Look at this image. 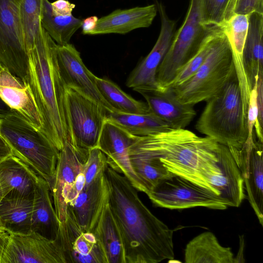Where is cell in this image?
<instances>
[{
  "instance_id": "1",
  "label": "cell",
  "mask_w": 263,
  "mask_h": 263,
  "mask_svg": "<svg viewBox=\"0 0 263 263\" xmlns=\"http://www.w3.org/2000/svg\"><path fill=\"white\" fill-rule=\"evenodd\" d=\"M104 174L108 202L122 238L125 263L173 259V230L146 206L125 176L108 166Z\"/></svg>"
},
{
  "instance_id": "2",
  "label": "cell",
  "mask_w": 263,
  "mask_h": 263,
  "mask_svg": "<svg viewBox=\"0 0 263 263\" xmlns=\"http://www.w3.org/2000/svg\"><path fill=\"white\" fill-rule=\"evenodd\" d=\"M130 146L159 159L173 174L215 193L208 181L219 172L215 140L185 128L170 129L138 137Z\"/></svg>"
},
{
  "instance_id": "3",
  "label": "cell",
  "mask_w": 263,
  "mask_h": 263,
  "mask_svg": "<svg viewBox=\"0 0 263 263\" xmlns=\"http://www.w3.org/2000/svg\"><path fill=\"white\" fill-rule=\"evenodd\" d=\"M58 44L43 28L36 45L26 51L28 85L40 112L42 132L60 151L69 137L65 107L66 87L57 58Z\"/></svg>"
},
{
  "instance_id": "4",
  "label": "cell",
  "mask_w": 263,
  "mask_h": 263,
  "mask_svg": "<svg viewBox=\"0 0 263 263\" xmlns=\"http://www.w3.org/2000/svg\"><path fill=\"white\" fill-rule=\"evenodd\" d=\"M206 102L196 124V129L229 148L241 149L247 141L248 130L236 73Z\"/></svg>"
},
{
  "instance_id": "5",
  "label": "cell",
  "mask_w": 263,
  "mask_h": 263,
  "mask_svg": "<svg viewBox=\"0 0 263 263\" xmlns=\"http://www.w3.org/2000/svg\"><path fill=\"white\" fill-rule=\"evenodd\" d=\"M0 136L16 157L48 183H53L60 151L48 137L11 109L0 119Z\"/></svg>"
},
{
  "instance_id": "6",
  "label": "cell",
  "mask_w": 263,
  "mask_h": 263,
  "mask_svg": "<svg viewBox=\"0 0 263 263\" xmlns=\"http://www.w3.org/2000/svg\"><path fill=\"white\" fill-rule=\"evenodd\" d=\"M235 74L231 47L222 30L197 71L182 84L172 88L180 102L194 106L216 95Z\"/></svg>"
},
{
  "instance_id": "7",
  "label": "cell",
  "mask_w": 263,
  "mask_h": 263,
  "mask_svg": "<svg viewBox=\"0 0 263 263\" xmlns=\"http://www.w3.org/2000/svg\"><path fill=\"white\" fill-rule=\"evenodd\" d=\"M220 28L203 23L202 0H190L185 18L175 32L160 64L156 81L161 90L167 88L178 70L198 51L206 37Z\"/></svg>"
},
{
  "instance_id": "8",
  "label": "cell",
  "mask_w": 263,
  "mask_h": 263,
  "mask_svg": "<svg viewBox=\"0 0 263 263\" xmlns=\"http://www.w3.org/2000/svg\"><path fill=\"white\" fill-rule=\"evenodd\" d=\"M65 107L71 142L88 151L96 147L109 111L95 101L68 87L65 89Z\"/></svg>"
},
{
  "instance_id": "9",
  "label": "cell",
  "mask_w": 263,
  "mask_h": 263,
  "mask_svg": "<svg viewBox=\"0 0 263 263\" xmlns=\"http://www.w3.org/2000/svg\"><path fill=\"white\" fill-rule=\"evenodd\" d=\"M146 195L155 206L171 210L198 206L225 210L228 207L210 190L174 174L158 183Z\"/></svg>"
},
{
  "instance_id": "10",
  "label": "cell",
  "mask_w": 263,
  "mask_h": 263,
  "mask_svg": "<svg viewBox=\"0 0 263 263\" xmlns=\"http://www.w3.org/2000/svg\"><path fill=\"white\" fill-rule=\"evenodd\" d=\"M21 0H0V65L26 83L28 58L20 20Z\"/></svg>"
},
{
  "instance_id": "11",
  "label": "cell",
  "mask_w": 263,
  "mask_h": 263,
  "mask_svg": "<svg viewBox=\"0 0 263 263\" xmlns=\"http://www.w3.org/2000/svg\"><path fill=\"white\" fill-rule=\"evenodd\" d=\"M0 263H66L57 240L34 231L8 233Z\"/></svg>"
},
{
  "instance_id": "12",
  "label": "cell",
  "mask_w": 263,
  "mask_h": 263,
  "mask_svg": "<svg viewBox=\"0 0 263 263\" xmlns=\"http://www.w3.org/2000/svg\"><path fill=\"white\" fill-rule=\"evenodd\" d=\"M156 5L161 20L158 39L150 52L130 72L126 82L127 87L136 91L161 90L156 81L157 71L176 32V22L169 17L161 3Z\"/></svg>"
},
{
  "instance_id": "13",
  "label": "cell",
  "mask_w": 263,
  "mask_h": 263,
  "mask_svg": "<svg viewBox=\"0 0 263 263\" xmlns=\"http://www.w3.org/2000/svg\"><path fill=\"white\" fill-rule=\"evenodd\" d=\"M55 239L66 263H107L102 247L93 233L81 229L68 206L66 218L60 223Z\"/></svg>"
},
{
  "instance_id": "14",
  "label": "cell",
  "mask_w": 263,
  "mask_h": 263,
  "mask_svg": "<svg viewBox=\"0 0 263 263\" xmlns=\"http://www.w3.org/2000/svg\"><path fill=\"white\" fill-rule=\"evenodd\" d=\"M138 136H134L118 124L106 120L96 147L106 156L108 166L125 176L139 191L146 194L147 190L131 166L128 149Z\"/></svg>"
},
{
  "instance_id": "15",
  "label": "cell",
  "mask_w": 263,
  "mask_h": 263,
  "mask_svg": "<svg viewBox=\"0 0 263 263\" xmlns=\"http://www.w3.org/2000/svg\"><path fill=\"white\" fill-rule=\"evenodd\" d=\"M57 58L59 73L65 86L73 89L112 112L111 106L100 94L95 75L86 67L80 52L69 43L57 46Z\"/></svg>"
},
{
  "instance_id": "16",
  "label": "cell",
  "mask_w": 263,
  "mask_h": 263,
  "mask_svg": "<svg viewBox=\"0 0 263 263\" xmlns=\"http://www.w3.org/2000/svg\"><path fill=\"white\" fill-rule=\"evenodd\" d=\"M89 151L74 146L68 137L60 151L50 191L54 208L60 222L65 220L67 214L68 205L65 202V195L78 176L83 172Z\"/></svg>"
},
{
  "instance_id": "17",
  "label": "cell",
  "mask_w": 263,
  "mask_h": 263,
  "mask_svg": "<svg viewBox=\"0 0 263 263\" xmlns=\"http://www.w3.org/2000/svg\"><path fill=\"white\" fill-rule=\"evenodd\" d=\"M263 143L254 134L233 156L240 170L249 203L263 226Z\"/></svg>"
},
{
  "instance_id": "18",
  "label": "cell",
  "mask_w": 263,
  "mask_h": 263,
  "mask_svg": "<svg viewBox=\"0 0 263 263\" xmlns=\"http://www.w3.org/2000/svg\"><path fill=\"white\" fill-rule=\"evenodd\" d=\"M217 156L219 172L209 184L227 206L238 207L246 197L240 170L227 146L219 144Z\"/></svg>"
},
{
  "instance_id": "19",
  "label": "cell",
  "mask_w": 263,
  "mask_h": 263,
  "mask_svg": "<svg viewBox=\"0 0 263 263\" xmlns=\"http://www.w3.org/2000/svg\"><path fill=\"white\" fill-rule=\"evenodd\" d=\"M145 99L150 111L165 122L170 129H184L196 115L194 106L183 104L173 89L138 90Z\"/></svg>"
},
{
  "instance_id": "20",
  "label": "cell",
  "mask_w": 263,
  "mask_h": 263,
  "mask_svg": "<svg viewBox=\"0 0 263 263\" xmlns=\"http://www.w3.org/2000/svg\"><path fill=\"white\" fill-rule=\"evenodd\" d=\"M0 98L42 131V120L28 85L1 65Z\"/></svg>"
},
{
  "instance_id": "21",
  "label": "cell",
  "mask_w": 263,
  "mask_h": 263,
  "mask_svg": "<svg viewBox=\"0 0 263 263\" xmlns=\"http://www.w3.org/2000/svg\"><path fill=\"white\" fill-rule=\"evenodd\" d=\"M105 171L90 183L85 185L77 198L68 204L84 232H92L106 197L108 190Z\"/></svg>"
},
{
  "instance_id": "22",
  "label": "cell",
  "mask_w": 263,
  "mask_h": 263,
  "mask_svg": "<svg viewBox=\"0 0 263 263\" xmlns=\"http://www.w3.org/2000/svg\"><path fill=\"white\" fill-rule=\"evenodd\" d=\"M158 12L157 5L116 9L99 18L95 29L89 35L125 34L132 30L149 27Z\"/></svg>"
},
{
  "instance_id": "23",
  "label": "cell",
  "mask_w": 263,
  "mask_h": 263,
  "mask_svg": "<svg viewBox=\"0 0 263 263\" xmlns=\"http://www.w3.org/2000/svg\"><path fill=\"white\" fill-rule=\"evenodd\" d=\"M248 15L233 14L221 27L231 47L235 73L237 78L243 107L247 114L250 88L246 75L243 62V50L248 30Z\"/></svg>"
},
{
  "instance_id": "24",
  "label": "cell",
  "mask_w": 263,
  "mask_h": 263,
  "mask_svg": "<svg viewBox=\"0 0 263 263\" xmlns=\"http://www.w3.org/2000/svg\"><path fill=\"white\" fill-rule=\"evenodd\" d=\"M48 182L39 176L33 196L31 231L50 239L57 235L59 221L51 198Z\"/></svg>"
},
{
  "instance_id": "25",
  "label": "cell",
  "mask_w": 263,
  "mask_h": 263,
  "mask_svg": "<svg viewBox=\"0 0 263 263\" xmlns=\"http://www.w3.org/2000/svg\"><path fill=\"white\" fill-rule=\"evenodd\" d=\"M92 232L102 247L107 263H125L122 238L108 202V191Z\"/></svg>"
},
{
  "instance_id": "26",
  "label": "cell",
  "mask_w": 263,
  "mask_h": 263,
  "mask_svg": "<svg viewBox=\"0 0 263 263\" xmlns=\"http://www.w3.org/2000/svg\"><path fill=\"white\" fill-rule=\"evenodd\" d=\"M39 176L16 157H8L0 163V188L3 196L11 194L33 197Z\"/></svg>"
},
{
  "instance_id": "27",
  "label": "cell",
  "mask_w": 263,
  "mask_h": 263,
  "mask_svg": "<svg viewBox=\"0 0 263 263\" xmlns=\"http://www.w3.org/2000/svg\"><path fill=\"white\" fill-rule=\"evenodd\" d=\"M249 26L243 50V66L251 89L263 76V14L248 15Z\"/></svg>"
},
{
  "instance_id": "28",
  "label": "cell",
  "mask_w": 263,
  "mask_h": 263,
  "mask_svg": "<svg viewBox=\"0 0 263 263\" xmlns=\"http://www.w3.org/2000/svg\"><path fill=\"white\" fill-rule=\"evenodd\" d=\"M186 263H234L230 247H224L215 235L204 232L193 238L186 245L184 252Z\"/></svg>"
},
{
  "instance_id": "29",
  "label": "cell",
  "mask_w": 263,
  "mask_h": 263,
  "mask_svg": "<svg viewBox=\"0 0 263 263\" xmlns=\"http://www.w3.org/2000/svg\"><path fill=\"white\" fill-rule=\"evenodd\" d=\"M32 208L33 197L11 194L4 196L0 202V215L6 232L30 231Z\"/></svg>"
},
{
  "instance_id": "30",
  "label": "cell",
  "mask_w": 263,
  "mask_h": 263,
  "mask_svg": "<svg viewBox=\"0 0 263 263\" xmlns=\"http://www.w3.org/2000/svg\"><path fill=\"white\" fill-rule=\"evenodd\" d=\"M106 120L118 124L129 134L138 137L148 136L170 129L167 124L151 111L143 114L108 112Z\"/></svg>"
},
{
  "instance_id": "31",
  "label": "cell",
  "mask_w": 263,
  "mask_h": 263,
  "mask_svg": "<svg viewBox=\"0 0 263 263\" xmlns=\"http://www.w3.org/2000/svg\"><path fill=\"white\" fill-rule=\"evenodd\" d=\"M128 153L133 170L146 188L147 194L162 180L173 175L158 158L131 146Z\"/></svg>"
},
{
  "instance_id": "32",
  "label": "cell",
  "mask_w": 263,
  "mask_h": 263,
  "mask_svg": "<svg viewBox=\"0 0 263 263\" xmlns=\"http://www.w3.org/2000/svg\"><path fill=\"white\" fill-rule=\"evenodd\" d=\"M95 79L100 94L111 106L113 111L130 114L151 112L146 102L134 99L110 80L97 76Z\"/></svg>"
},
{
  "instance_id": "33",
  "label": "cell",
  "mask_w": 263,
  "mask_h": 263,
  "mask_svg": "<svg viewBox=\"0 0 263 263\" xmlns=\"http://www.w3.org/2000/svg\"><path fill=\"white\" fill-rule=\"evenodd\" d=\"M42 26L53 40L59 45L68 44L74 33L81 27L82 20L70 16L54 14L51 3L43 0Z\"/></svg>"
},
{
  "instance_id": "34",
  "label": "cell",
  "mask_w": 263,
  "mask_h": 263,
  "mask_svg": "<svg viewBox=\"0 0 263 263\" xmlns=\"http://www.w3.org/2000/svg\"><path fill=\"white\" fill-rule=\"evenodd\" d=\"M43 6V0H21L20 20L26 51L33 48L41 37Z\"/></svg>"
},
{
  "instance_id": "35",
  "label": "cell",
  "mask_w": 263,
  "mask_h": 263,
  "mask_svg": "<svg viewBox=\"0 0 263 263\" xmlns=\"http://www.w3.org/2000/svg\"><path fill=\"white\" fill-rule=\"evenodd\" d=\"M221 31V28H219L206 37L197 53L178 70L168 87L182 84L197 71L210 52L216 36Z\"/></svg>"
},
{
  "instance_id": "36",
  "label": "cell",
  "mask_w": 263,
  "mask_h": 263,
  "mask_svg": "<svg viewBox=\"0 0 263 263\" xmlns=\"http://www.w3.org/2000/svg\"><path fill=\"white\" fill-rule=\"evenodd\" d=\"M232 0H202L203 23L221 28L233 14Z\"/></svg>"
},
{
  "instance_id": "37",
  "label": "cell",
  "mask_w": 263,
  "mask_h": 263,
  "mask_svg": "<svg viewBox=\"0 0 263 263\" xmlns=\"http://www.w3.org/2000/svg\"><path fill=\"white\" fill-rule=\"evenodd\" d=\"M107 166L105 154L96 147L90 149L83 168L85 179V185L92 182L100 173L106 170Z\"/></svg>"
},
{
  "instance_id": "38",
  "label": "cell",
  "mask_w": 263,
  "mask_h": 263,
  "mask_svg": "<svg viewBox=\"0 0 263 263\" xmlns=\"http://www.w3.org/2000/svg\"><path fill=\"white\" fill-rule=\"evenodd\" d=\"M247 120L248 136L246 142H251L253 140L254 134L253 133V128L254 127L256 137L259 141L263 143L262 126L260 125L258 121L256 83L250 93L247 110Z\"/></svg>"
},
{
  "instance_id": "39",
  "label": "cell",
  "mask_w": 263,
  "mask_h": 263,
  "mask_svg": "<svg viewBox=\"0 0 263 263\" xmlns=\"http://www.w3.org/2000/svg\"><path fill=\"white\" fill-rule=\"evenodd\" d=\"M231 6L234 14H263V0H232Z\"/></svg>"
},
{
  "instance_id": "40",
  "label": "cell",
  "mask_w": 263,
  "mask_h": 263,
  "mask_svg": "<svg viewBox=\"0 0 263 263\" xmlns=\"http://www.w3.org/2000/svg\"><path fill=\"white\" fill-rule=\"evenodd\" d=\"M85 184V179L83 172L77 177L76 181L68 189L65 195V202L68 204L74 200Z\"/></svg>"
},
{
  "instance_id": "41",
  "label": "cell",
  "mask_w": 263,
  "mask_h": 263,
  "mask_svg": "<svg viewBox=\"0 0 263 263\" xmlns=\"http://www.w3.org/2000/svg\"><path fill=\"white\" fill-rule=\"evenodd\" d=\"M51 9L54 14L59 16H70L76 5L67 0H56L51 3Z\"/></svg>"
},
{
  "instance_id": "42",
  "label": "cell",
  "mask_w": 263,
  "mask_h": 263,
  "mask_svg": "<svg viewBox=\"0 0 263 263\" xmlns=\"http://www.w3.org/2000/svg\"><path fill=\"white\" fill-rule=\"evenodd\" d=\"M257 104L258 110V121L260 125L262 126L263 116V77H259L257 82Z\"/></svg>"
},
{
  "instance_id": "43",
  "label": "cell",
  "mask_w": 263,
  "mask_h": 263,
  "mask_svg": "<svg viewBox=\"0 0 263 263\" xmlns=\"http://www.w3.org/2000/svg\"><path fill=\"white\" fill-rule=\"evenodd\" d=\"M99 18L97 16H91L82 20V33L89 35L95 29Z\"/></svg>"
},
{
  "instance_id": "44",
  "label": "cell",
  "mask_w": 263,
  "mask_h": 263,
  "mask_svg": "<svg viewBox=\"0 0 263 263\" xmlns=\"http://www.w3.org/2000/svg\"><path fill=\"white\" fill-rule=\"evenodd\" d=\"M13 155L11 148L0 136V163L8 157Z\"/></svg>"
},
{
  "instance_id": "45",
  "label": "cell",
  "mask_w": 263,
  "mask_h": 263,
  "mask_svg": "<svg viewBox=\"0 0 263 263\" xmlns=\"http://www.w3.org/2000/svg\"><path fill=\"white\" fill-rule=\"evenodd\" d=\"M11 110L10 107L0 98V119L5 117Z\"/></svg>"
},
{
  "instance_id": "46",
  "label": "cell",
  "mask_w": 263,
  "mask_h": 263,
  "mask_svg": "<svg viewBox=\"0 0 263 263\" xmlns=\"http://www.w3.org/2000/svg\"><path fill=\"white\" fill-rule=\"evenodd\" d=\"M7 236L8 233L7 232L0 231V254Z\"/></svg>"
},
{
  "instance_id": "47",
  "label": "cell",
  "mask_w": 263,
  "mask_h": 263,
  "mask_svg": "<svg viewBox=\"0 0 263 263\" xmlns=\"http://www.w3.org/2000/svg\"><path fill=\"white\" fill-rule=\"evenodd\" d=\"M3 197V196L2 193V191H1V190L0 188V202ZM0 231L6 232L5 228H4L3 224L2 223V221L1 215H0Z\"/></svg>"
}]
</instances>
